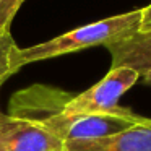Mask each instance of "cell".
Returning <instances> with one entry per match:
<instances>
[{"instance_id":"cell-8","label":"cell","mask_w":151,"mask_h":151,"mask_svg":"<svg viewBox=\"0 0 151 151\" xmlns=\"http://www.w3.org/2000/svg\"><path fill=\"white\" fill-rule=\"evenodd\" d=\"M26 0H0V29L10 31L12 21Z\"/></svg>"},{"instance_id":"cell-7","label":"cell","mask_w":151,"mask_h":151,"mask_svg":"<svg viewBox=\"0 0 151 151\" xmlns=\"http://www.w3.org/2000/svg\"><path fill=\"white\" fill-rule=\"evenodd\" d=\"M20 52L21 47H18L10 31L0 29V86L12 75L20 72V68H23Z\"/></svg>"},{"instance_id":"cell-4","label":"cell","mask_w":151,"mask_h":151,"mask_svg":"<svg viewBox=\"0 0 151 151\" xmlns=\"http://www.w3.org/2000/svg\"><path fill=\"white\" fill-rule=\"evenodd\" d=\"M0 151H63V140L39 120L10 115L0 130Z\"/></svg>"},{"instance_id":"cell-3","label":"cell","mask_w":151,"mask_h":151,"mask_svg":"<svg viewBox=\"0 0 151 151\" xmlns=\"http://www.w3.org/2000/svg\"><path fill=\"white\" fill-rule=\"evenodd\" d=\"M143 119L145 117L132 112L130 109H125L114 114H86L76 117H63L59 112H54L39 122L67 143L111 137L140 124Z\"/></svg>"},{"instance_id":"cell-5","label":"cell","mask_w":151,"mask_h":151,"mask_svg":"<svg viewBox=\"0 0 151 151\" xmlns=\"http://www.w3.org/2000/svg\"><path fill=\"white\" fill-rule=\"evenodd\" d=\"M63 151H151V119L99 140L67 141Z\"/></svg>"},{"instance_id":"cell-2","label":"cell","mask_w":151,"mask_h":151,"mask_svg":"<svg viewBox=\"0 0 151 151\" xmlns=\"http://www.w3.org/2000/svg\"><path fill=\"white\" fill-rule=\"evenodd\" d=\"M140 73L128 67L111 68L102 80L80 94H72L59 111L63 117H76L86 114H114L127 107L119 106V99L138 81Z\"/></svg>"},{"instance_id":"cell-11","label":"cell","mask_w":151,"mask_h":151,"mask_svg":"<svg viewBox=\"0 0 151 151\" xmlns=\"http://www.w3.org/2000/svg\"><path fill=\"white\" fill-rule=\"evenodd\" d=\"M143 80H145L146 85H151V70H148V72L143 75Z\"/></svg>"},{"instance_id":"cell-9","label":"cell","mask_w":151,"mask_h":151,"mask_svg":"<svg viewBox=\"0 0 151 151\" xmlns=\"http://www.w3.org/2000/svg\"><path fill=\"white\" fill-rule=\"evenodd\" d=\"M143 10V18H141V29L140 31H148L151 29V4L141 8Z\"/></svg>"},{"instance_id":"cell-10","label":"cell","mask_w":151,"mask_h":151,"mask_svg":"<svg viewBox=\"0 0 151 151\" xmlns=\"http://www.w3.org/2000/svg\"><path fill=\"white\" fill-rule=\"evenodd\" d=\"M8 119H10V115L5 114V112H2V109H0V130L5 127V124L8 122Z\"/></svg>"},{"instance_id":"cell-1","label":"cell","mask_w":151,"mask_h":151,"mask_svg":"<svg viewBox=\"0 0 151 151\" xmlns=\"http://www.w3.org/2000/svg\"><path fill=\"white\" fill-rule=\"evenodd\" d=\"M141 18H143V10L135 8L127 13L109 17L104 20L94 21V23L85 24V26L75 28V29L63 33L57 37H52L46 42L24 47V49L21 47V65L24 67L28 63L54 59V57L78 52V50L96 46L107 47L109 44H114L124 37L138 33L141 29Z\"/></svg>"},{"instance_id":"cell-6","label":"cell","mask_w":151,"mask_h":151,"mask_svg":"<svg viewBox=\"0 0 151 151\" xmlns=\"http://www.w3.org/2000/svg\"><path fill=\"white\" fill-rule=\"evenodd\" d=\"M107 50L112 59L111 68L128 67L143 76L148 70H151V29L138 31L114 44H109Z\"/></svg>"}]
</instances>
